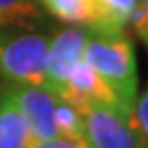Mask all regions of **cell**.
Returning a JSON list of instances; mask_svg holds the SVG:
<instances>
[{"mask_svg": "<svg viewBox=\"0 0 148 148\" xmlns=\"http://www.w3.org/2000/svg\"><path fill=\"white\" fill-rule=\"evenodd\" d=\"M134 117H136L140 130L144 132V136H146V140H148V88L142 92V95H138V99H136Z\"/></svg>", "mask_w": 148, "mask_h": 148, "instance_id": "14", "label": "cell"}, {"mask_svg": "<svg viewBox=\"0 0 148 148\" xmlns=\"http://www.w3.org/2000/svg\"><path fill=\"white\" fill-rule=\"evenodd\" d=\"M35 144L27 119L0 82V148H33Z\"/></svg>", "mask_w": 148, "mask_h": 148, "instance_id": "7", "label": "cell"}, {"mask_svg": "<svg viewBox=\"0 0 148 148\" xmlns=\"http://www.w3.org/2000/svg\"><path fill=\"white\" fill-rule=\"evenodd\" d=\"M43 10L37 0H0V18L10 29H23L39 23Z\"/></svg>", "mask_w": 148, "mask_h": 148, "instance_id": "10", "label": "cell"}, {"mask_svg": "<svg viewBox=\"0 0 148 148\" xmlns=\"http://www.w3.org/2000/svg\"><path fill=\"white\" fill-rule=\"evenodd\" d=\"M82 121L88 148H148L134 111L123 105H90Z\"/></svg>", "mask_w": 148, "mask_h": 148, "instance_id": "3", "label": "cell"}, {"mask_svg": "<svg viewBox=\"0 0 148 148\" xmlns=\"http://www.w3.org/2000/svg\"><path fill=\"white\" fill-rule=\"evenodd\" d=\"M82 62L109 86L115 99L134 111L138 99L136 49L125 31H95L88 27Z\"/></svg>", "mask_w": 148, "mask_h": 148, "instance_id": "1", "label": "cell"}, {"mask_svg": "<svg viewBox=\"0 0 148 148\" xmlns=\"http://www.w3.org/2000/svg\"><path fill=\"white\" fill-rule=\"evenodd\" d=\"M43 12L66 25L88 27L92 16V0H37Z\"/></svg>", "mask_w": 148, "mask_h": 148, "instance_id": "9", "label": "cell"}, {"mask_svg": "<svg viewBox=\"0 0 148 148\" xmlns=\"http://www.w3.org/2000/svg\"><path fill=\"white\" fill-rule=\"evenodd\" d=\"M138 0H92L90 29L95 31H125L134 16Z\"/></svg>", "mask_w": 148, "mask_h": 148, "instance_id": "8", "label": "cell"}, {"mask_svg": "<svg viewBox=\"0 0 148 148\" xmlns=\"http://www.w3.org/2000/svg\"><path fill=\"white\" fill-rule=\"evenodd\" d=\"M33 148H88L84 138H66V136H56L43 142H37Z\"/></svg>", "mask_w": 148, "mask_h": 148, "instance_id": "13", "label": "cell"}, {"mask_svg": "<svg viewBox=\"0 0 148 148\" xmlns=\"http://www.w3.org/2000/svg\"><path fill=\"white\" fill-rule=\"evenodd\" d=\"M56 97L78 109L80 113H84L90 105H121L109 86L84 62H80L68 74L64 86L56 92Z\"/></svg>", "mask_w": 148, "mask_h": 148, "instance_id": "6", "label": "cell"}, {"mask_svg": "<svg viewBox=\"0 0 148 148\" xmlns=\"http://www.w3.org/2000/svg\"><path fill=\"white\" fill-rule=\"evenodd\" d=\"M6 31H12L10 27H6L4 23H2V18H0V35H2V33H6Z\"/></svg>", "mask_w": 148, "mask_h": 148, "instance_id": "15", "label": "cell"}, {"mask_svg": "<svg viewBox=\"0 0 148 148\" xmlns=\"http://www.w3.org/2000/svg\"><path fill=\"white\" fill-rule=\"evenodd\" d=\"M88 39V27L68 25L49 37L47 45V90L58 92L68 74L84 58V45Z\"/></svg>", "mask_w": 148, "mask_h": 148, "instance_id": "4", "label": "cell"}, {"mask_svg": "<svg viewBox=\"0 0 148 148\" xmlns=\"http://www.w3.org/2000/svg\"><path fill=\"white\" fill-rule=\"evenodd\" d=\"M4 84V82H2ZM10 99L16 103L18 111L29 123L35 142H43L58 136L56 127V109L58 97L41 86H23V84H4Z\"/></svg>", "mask_w": 148, "mask_h": 148, "instance_id": "5", "label": "cell"}, {"mask_svg": "<svg viewBox=\"0 0 148 148\" xmlns=\"http://www.w3.org/2000/svg\"><path fill=\"white\" fill-rule=\"evenodd\" d=\"M130 25L134 27L138 37L148 47V0H138V6L134 10V16H132V21H130Z\"/></svg>", "mask_w": 148, "mask_h": 148, "instance_id": "12", "label": "cell"}, {"mask_svg": "<svg viewBox=\"0 0 148 148\" xmlns=\"http://www.w3.org/2000/svg\"><path fill=\"white\" fill-rule=\"evenodd\" d=\"M49 37L31 31H6L0 35V80L4 84L47 88Z\"/></svg>", "mask_w": 148, "mask_h": 148, "instance_id": "2", "label": "cell"}, {"mask_svg": "<svg viewBox=\"0 0 148 148\" xmlns=\"http://www.w3.org/2000/svg\"><path fill=\"white\" fill-rule=\"evenodd\" d=\"M56 127H58V136L66 138H84V121L82 113L74 109L66 101L58 97V109H56Z\"/></svg>", "mask_w": 148, "mask_h": 148, "instance_id": "11", "label": "cell"}]
</instances>
